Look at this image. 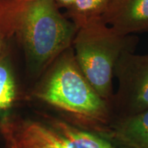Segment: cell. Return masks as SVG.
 Returning a JSON list of instances; mask_svg holds the SVG:
<instances>
[{
	"label": "cell",
	"instance_id": "obj_1",
	"mask_svg": "<svg viewBox=\"0 0 148 148\" xmlns=\"http://www.w3.org/2000/svg\"><path fill=\"white\" fill-rule=\"evenodd\" d=\"M55 0H0V34L16 36L36 71L51 65L72 46L77 31Z\"/></svg>",
	"mask_w": 148,
	"mask_h": 148
},
{
	"label": "cell",
	"instance_id": "obj_10",
	"mask_svg": "<svg viewBox=\"0 0 148 148\" xmlns=\"http://www.w3.org/2000/svg\"><path fill=\"white\" fill-rule=\"evenodd\" d=\"M59 8H69L74 0H55Z\"/></svg>",
	"mask_w": 148,
	"mask_h": 148
},
{
	"label": "cell",
	"instance_id": "obj_5",
	"mask_svg": "<svg viewBox=\"0 0 148 148\" xmlns=\"http://www.w3.org/2000/svg\"><path fill=\"white\" fill-rule=\"evenodd\" d=\"M114 77L118 86L111 101L113 117L148 109V53L122 55L114 67Z\"/></svg>",
	"mask_w": 148,
	"mask_h": 148
},
{
	"label": "cell",
	"instance_id": "obj_2",
	"mask_svg": "<svg viewBox=\"0 0 148 148\" xmlns=\"http://www.w3.org/2000/svg\"><path fill=\"white\" fill-rule=\"evenodd\" d=\"M49 67L35 97L60 110L69 123L106 138L114 116L112 107L85 77L73 47L61 53Z\"/></svg>",
	"mask_w": 148,
	"mask_h": 148
},
{
	"label": "cell",
	"instance_id": "obj_11",
	"mask_svg": "<svg viewBox=\"0 0 148 148\" xmlns=\"http://www.w3.org/2000/svg\"><path fill=\"white\" fill-rule=\"evenodd\" d=\"M4 40L5 38L0 34V54L4 49Z\"/></svg>",
	"mask_w": 148,
	"mask_h": 148
},
{
	"label": "cell",
	"instance_id": "obj_9",
	"mask_svg": "<svg viewBox=\"0 0 148 148\" xmlns=\"http://www.w3.org/2000/svg\"><path fill=\"white\" fill-rule=\"evenodd\" d=\"M17 95V88L10 62L4 51L0 54V112L12 108Z\"/></svg>",
	"mask_w": 148,
	"mask_h": 148
},
{
	"label": "cell",
	"instance_id": "obj_6",
	"mask_svg": "<svg viewBox=\"0 0 148 148\" xmlns=\"http://www.w3.org/2000/svg\"><path fill=\"white\" fill-rule=\"evenodd\" d=\"M101 20L121 34L148 32V0H110Z\"/></svg>",
	"mask_w": 148,
	"mask_h": 148
},
{
	"label": "cell",
	"instance_id": "obj_7",
	"mask_svg": "<svg viewBox=\"0 0 148 148\" xmlns=\"http://www.w3.org/2000/svg\"><path fill=\"white\" fill-rule=\"evenodd\" d=\"M106 138L118 148H148V109L113 117Z\"/></svg>",
	"mask_w": 148,
	"mask_h": 148
},
{
	"label": "cell",
	"instance_id": "obj_8",
	"mask_svg": "<svg viewBox=\"0 0 148 148\" xmlns=\"http://www.w3.org/2000/svg\"><path fill=\"white\" fill-rule=\"evenodd\" d=\"M110 0H74L67 8L66 17L78 29L90 22L101 19Z\"/></svg>",
	"mask_w": 148,
	"mask_h": 148
},
{
	"label": "cell",
	"instance_id": "obj_4",
	"mask_svg": "<svg viewBox=\"0 0 148 148\" xmlns=\"http://www.w3.org/2000/svg\"><path fill=\"white\" fill-rule=\"evenodd\" d=\"M0 132L9 148H118L101 135L62 119L42 123L4 119Z\"/></svg>",
	"mask_w": 148,
	"mask_h": 148
},
{
	"label": "cell",
	"instance_id": "obj_3",
	"mask_svg": "<svg viewBox=\"0 0 148 148\" xmlns=\"http://www.w3.org/2000/svg\"><path fill=\"white\" fill-rule=\"evenodd\" d=\"M138 39L95 20L79 27L72 43L74 55L85 77L101 97L111 105L114 95V70L121 56L134 52Z\"/></svg>",
	"mask_w": 148,
	"mask_h": 148
}]
</instances>
